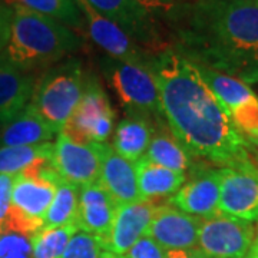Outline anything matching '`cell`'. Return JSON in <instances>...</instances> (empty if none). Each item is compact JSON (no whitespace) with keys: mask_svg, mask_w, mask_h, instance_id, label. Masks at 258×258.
Wrapping results in <instances>:
<instances>
[{"mask_svg":"<svg viewBox=\"0 0 258 258\" xmlns=\"http://www.w3.org/2000/svg\"><path fill=\"white\" fill-rule=\"evenodd\" d=\"M149 66L157 81L162 118L191 157L225 166L248 164L247 139L197 64L168 46L152 53Z\"/></svg>","mask_w":258,"mask_h":258,"instance_id":"1","label":"cell"},{"mask_svg":"<svg viewBox=\"0 0 258 258\" xmlns=\"http://www.w3.org/2000/svg\"><path fill=\"white\" fill-rule=\"evenodd\" d=\"M165 22L192 63L258 82V0H191Z\"/></svg>","mask_w":258,"mask_h":258,"instance_id":"2","label":"cell"},{"mask_svg":"<svg viewBox=\"0 0 258 258\" xmlns=\"http://www.w3.org/2000/svg\"><path fill=\"white\" fill-rule=\"evenodd\" d=\"M9 43L2 55L22 71L52 68L74 55L82 40L74 29L55 19L12 3Z\"/></svg>","mask_w":258,"mask_h":258,"instance_id":"3","label":"cell"},{"mask_svg":"<svg viewBox=\"0 0 258 258\" xmlns=\"http://www.w3.org/2000/svg\"><path fill=\"white\" fill-rule=\"evenodd\" d=\"M86 71L76 59L49 68L37 81L30 106L60 134L82 99Z\"/></svg>","mask_w":258,"mask_h":258,"instance_id":"4","label":"cell"},{"mask_svg":"<svg viewBox=\"0 0 258 258\" xmlns=\"http://www.w3.org/2000/svg\"><path fill=\"white\" fill-rule=\"evenodd\" d=\"M99 66L126 115L164 120L157 81L149 64L132 63L103 53Z\"/></svg>","mask_w":258,"mask_h":258,"instance_id":"5","label":"cell"},{"mask_svg":"<svg viewBox=\"0 0 258 258\" xmlns=\"http://www.w3.org/2000/svg\"><path fill=\"white\" fill-rule=\"evenodd\" d=\"M115 116L109 98L98 78L86 74L82 99L60 132L79 144H106Z\"/></svg>","mask_w":258,"mask_h":258,"instance_id":"6","label":"cell"},{"mask_svg":"<svg viewBox=\"0 0 258 258\" xmlns=\"http://www.w3.org/2000/svg\"><path fill=\"white\" fill-rule=\"evenodd\" d=\"M56 188L57 184L50 181L15 175L12 207L5 232H18L32 237L42 230L45 215L55 198Z\"/></svg>","mask_w":258,"mask_h":258,"instance_id":"7","label":"cell"},{"mask_svg":"<svg viewBox=\"0 0 258 258\" xmlns=\"http://www.w3.org/2000/svg\"><path fill=\"white\" fill-rule=\"evenodd\" d=\"M102 16L118 25L131 39L147 50L165 49L159 19L141 0H86Z\"/></svg>","mask_w":258,"mask_h":258,"instance_id":"8","label":"cell"},{"mask_svg":"<svg viewBox=\"0 0 258 258\" xmlns=\"http://www.w3.org/2000/svg\"><path fill=\"white\" fill-rule=\"evenodd\" d=\"M254 241L252 222L218 214L203 220L198 248L208 258H247Z\"/></svg>","mask_w":258,"mask_h":258,"instance_id":"9","label":"cell"},{"mask_svg":"<svg viewBox=\"0 0 258 258\" xmlns=\"http://www.w3.org/2000/svg\"><path fill=\"white\" fill-rule=\"evenodd\" d=\"M218 211L244 221H258V171L251 162L221 168Z\"/></svg>","mask_w":258,"mask_h":258,"instance_id":"10","label":"cell"},{"mask_svg":"<svg viewBox=\"0 0 258 258\" xmlns=\"http://www.w3.org/2000/svg\"><path fill=\"white\" fill-rule=\"evenodd\" d=\"M75 2L82 13L88 35L93 43L105 52V55L132 63L149 64L154 52H149L145 47L138 45L118 25L98 13L86 0Z\"/></svg>","mask_w":258,"mask_h":258,"instance_id":"11","label":"cell"},{"mask_svg":"<svg viewBox=\"0 0 258 258\" xmlns=\"http://www.w3.org/2000/svg\"><path fill=\"white\" fill-rule=\"evenodd\" d=\"M52 165L64 182L79 188L98 182L101 144H79L60 132L53 142Z\"/></svg>","mask_w":258,"mask_h":258,"instance_id":"12","label":"cell"},{"mask_svg":"<svg viewBox=\"0 0 258 258\" xmlns=\"http://www.w3.org/2000/svg\"><path fill=\"white\" fill-rule=\"evenodd\" d=\"M203 220L178 210L172 204H158L145 235L166 251L195 248Z\"/></svg>","mask_w":258,"mask_h":258,"instance_id":"13","label":"cell"},{"mask_svg":"<svg viewBox=\"0 0 258 258\" xmlns=\"http://www.w3.org/2000/svg\"><path fill=\"white\" fill-rule=\"evenodd\" d=\"M221 189V168H207L192 174L189 179L171 197V204L178 210L200 218L218 215Z\"/></svg>","mask_w":258,"mask_h":258,"instance_id":"14","label":"cell"},{"mask_svg":"<svg viewBox=\"0 0 258 258\" xmlns=\"http://www.w3.org/2000/svg\"><path fill=\"white\" fill-rule=\"evenodd\" d=\"M157 207L155 201H138L118 205L108 237V251L125 255L132 245L147 234Z\"/></svg>","mask_w":258,"mask_h":258,"instance_id":"15","label":"cell"},{"mask_svg":"<svg viewBox=\"0 0 258 258\" xmlns=\"http://www.w3.org/2000/svg\"><path fill=\"white\" fill-rule=\"evenodd\" d=\"M99 184L111 195L116 207L142 201L135 164L120 157L108 144H101Z\"/></svg>","mask_w":258,"mask_h":258,"instance_id":"16","label":"cell"},{"mask_svg":"<svg viewBox=\"0 0 258 258\" xmlns=\"http://www.w3.org/2000/svg\"><path fill=\"white\" fill-rule=\"evenodd\" d=\"M115 211L116 204L99 184V181L85 185L79 191V204L75 224L78 230L98 235L108 244Z\"/></svg>","mask_w":258,"mask_h":258,"instance_id":"17","label":"cell"},{"mask_svg":"<svg viewBox=\"0 0 258 258\" xmlns=\"http://www.w3.org/2000/svg\"><path fill=\"white\" fill-rule=\"evenodd\" d=\"M37 79L0 55V123L15 118L33 96Z\"/></svg>","mask_w":258,"mask_h":258,"instance_id":"18","label":"cell"},{"mask_svg":"<svg viewBox=\"0 0 258 258\" xmlns=\"http://www.w3.org/2000/svg\"><path fill=\"white\" fill-rule=\"evenodd\" d=\"M57 135V131L28 105L15 118L0 123V148L45 144Z\"/></svg>","mask_w":258,"mask_h":258,"instance_id":"19","label":"cell"},{"mask_svg":"<svg viewBox=\"0 0 258 258\" xmlns=\"http://www.w3.org/2000/svg\"><path fill=\"white\" fill-rule=\"evenodd\" d=\"M158 122L147 116L126 115L116 125L111 147L120 157L135 164L147 154Z\"/></svg>","mask_w":258,"mask_h":258,"instance_id":"20","label":"cell"},{"mask_svg":"<svg viewBox=\"0 0 258 258\" xmlns=\"http://www.w3.org/2000/svg\"><path fill=\"white\" fill-rule=\"evenodd\" d=\"M138 189L142 201H155L166 197H172L185 184L186 174L176 172L164 166L149 162L147 158H141L135 162Z\"/></svg>","mask_w":258,"mask_h":258,"instance_id":"21","label":"cell"},{"mask_svg":"<svg viewBox=\"0 0 258 258\" xmlns=\"http://www.w3.org/2000/svg\"><path fill=\"white\" fill-rule=\"evenodd\" d=\"M144 158H147L149 162L155 165L164 166L184 174H186L192 165L191 155L179 144V141L171 134L165 120H159L157 123L155 132L152 135Z\"/></svg>","mask_w":258,"mask_h":258,"instance_id":"22","label":"cell"},{"mask_svg":"<svg viewBox=\"0 0 258 258\" xmlns=\"http://www.w3.org/2000/svg\"><path fill=\"white\" fill-rule=\"evenodd\" d=\"M197 68L205 83L208 85V88L215 95V98L221 102L222 106L227 109L228 115L234 108H237L238 105L254 95L248 83L241 81L240 78L222 74V72L214 71L205 66H200V64H197Z\"/></svg>","mask_w":258,"mask_h":258,"instance_id":"23","label":"cell"},{"mask_svg":"<svg viewBox=\"0 0 258 258\" xmlns=\"http://www.w3.org/2000/svg\"><path fill=\"white\" fill-rule=\"evenodd\" d=\"M53 142L0 148V175H18L39 159L52 158Z\"/></svg>","mask_w":258,"mask_h":258,"instance_id":"24","label":"cell"},{"mask_svg":"<svg viewBox=\"0 0 258 258\" xmlns=\"http://www.w3.org/2000/svg\"><path fill=\"white\" fill-rule=\"evenodd\" d=\"M79 186L64 182L63 179L57 184L55 198L43 220V228H55L75 224L79 204Z\"/></svg>","mask_w":258,"mask_h":258,"instance_id":"25","label":"cell"},{"mask_svg":"<svg viewBox=\"0 0 258 258\" xmlns=\"http://www.w3.org/2000/svg\"><path fill=\"white\" fill-rule=\"evenodd\" d=\"M76 231V224L37 231L30 237L32 258H62L68 242Z\"/></svg>","mask_w":258,"mask_h":258,"instance_id":"26","label":"cell"},{"mask_svg":"<svg viewBox=\"0 0 258 258\" xmlns=\"http://www.w3.org/2000/svg\"><path fill=\"white\" fill-rule=\"evenodd\" d=\"M16 3L55 19L71 29L85 28L81 10L75 0H15Z\"/></svg>","mask_w":258,"mask_h":258,"instance_id":"27","label":"cell"},{"mask_svg":"<svg viewBox=\"0 0 258 258\" xmlns=\"http://www.w3.org/2000/svg\"><path fill=\"white\" fill-rule=\"evenodd\" d=\"M105 251H108V244L103 238L78 230L68 242L62 258H101Z\"/></svg>","mask_w":258,"mask_h":258,"instance_id":"28","label":"cell"},{"mask_svg":"<svg viewBox=\"0 0 258 258\" xmlns=\"http://www.w3.org/2000/svg\"><path fill=\"white\" fill-rule=\"evenodd\" d=\"M230 118L240 134L249 141L255 142L258 138V96L254 93L230 112Z\"/></svg>","mask_w":258,"mask_h":258,"instance_id":"29","label":"cell"},{"mask_svg":"<svg viewBox=\"0 0 258 258\" xmlns=\"http://www.w3.org/2000/svg\"><path fill=\"white\" fill-rule=\"evenodd\" d=\"M0 258H32L30 238L18 232L0 234Z\"/></svg>","mask_w":258,"mask_h":258,"instance_id":"30","label":"cell"},{"mask_svg":"<svg viewBox=\"0 0 258 258\" xmlns=\"http://www.w3.org/2000/svg\"><path fill=\"white\" fill-rule=\"evenodd\" d=\"M166 249H164L158 242L151 237H141L128 252L123 255L125 258H165Z\"/></svg>","mask_w":258,"mask_h":258,"instance_id":"31","label":"cell"},{"mask_svg":"<svg viewBox=\"0 0 258 258\" xmlns=\"http://www.w3.org/2000/svg\"><path fill=\"white\" fill-rule=\"evenodd\" d=\"M15 175H0V234L5 232L6 222L12 207V188H13Z\"/></svg>","mask_w":258,"mask_h":258,"instance_id":"32","label":"cell"},{"mask_svg":"<svg viewBox=\"0 0 258 258\" xmlns=\"http://www.w3.org/2000/svg\"><path fill=\"white\" fill-rule=\"evenodd\" d=\"M159 20H166L176 9L191 0H141Z\"/></svg>","mask_w":258,"mask_h":258,"instance_id":"33","label":"cell"},{"mask_svg":"<svg viewBox=\"0 0 258 258\" xmlns=\"http://www.w3.org/2000/svg\"><path fill=\"white\" fill-rule=\"evenodd\" d=\"M12 16H13L12 6L0 3V55L3 53V50L6 49L8 43H9Z\"/></svg>","mask_w":258,"mask_h":258,"instance_id":"34","label":"cell"},{"mask_svg":"<svg viewBox=\"0 0 258 258\" xmlns=\"http://www.w3.org/2000/svg\"><path fill=\"white\" fill-rule=\"evenodd\" d=\"M165 258H208L200 248L186 249H171L166 251Z\"/></svg>","mask_w":258,"mask_h":258,"instance_id":"35","label":"cell"},{"mask_svg":"<svg viewBox=\"0 0 258 258\" xmlns=\"http://www.w3.org/2000/svg\"><path fill=\"white\" fill-rule=\"evenodd\" d=\"M247 258H258V238H255L254 244H252V248L249 251V254Z\"/></svg>","mask_w":258,"mask_h":258,"instance_id":"36","label":"cell"},{"mask_svg":"<svg viewBox=\"0 0 258 258\" xmlns=\"http://www.w3.org/2000/svg\"><path fill=\"white\" fill-rule=\"evenodd\" d=\"M101 258H125L123 255H118V254H113L111 251H105L101 255Z\"/></svg>","mask_w":258,"mask_h":258,"instance_id":"37","label":"cell"},{"mask_svg":"<svg viewBox=\"0 0 258 258\" xmlns=\"http://www.w3.org/2000/svg\"><path fill=\"white\" fill-rule=\"evenodd\" d=\"M255 144H257V145H258V138H257V141H255Z\"/></svg>","mask_w":258,"mask_h":258,"instance_id":"38","label":"cell"}]
</instances>
